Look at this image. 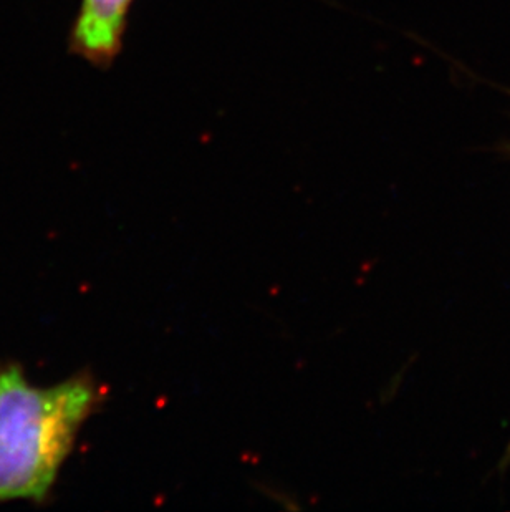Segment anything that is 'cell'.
<instances>
[{
    "mask_svg": "<svg viewBox=\"0 0 510 512\" xmlns=\"http://www.w3.org/2000/svg\"><path fill=\"white\" fill-rule=\"evenodd\" d=\"M103 395L87 373L44 388L32 385L17 363L0 365V504L47 501Z\"/></svg>",
    "mask_w": 510,
    "mask_h": 512,
    "instance_id": "cell-1",
    "label": "cell"
},
{
    "mask_svg": "<svg viewBox=\"0 0 510 512\" xmlns=\"http://www.w3.org/2000/svg\"><path fill=\"white\" fill-rule=\"evenodd\" d=\"M131 5L133 0H82L70 32V52L93 67L110 68L123 49Z\"/></svg>",
    "mask_w": 510,
    "mask_h": 512,
    "instance_id": "cell-2",
    "label": "cell"
}]
</instances>
